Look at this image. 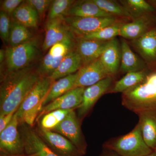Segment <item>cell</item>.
Returning <instances> with one entry per match:
<instances>
[{
    "label": "cell",
    "instance_id": "16",
    "mask_svg": "<svg viewBox=\"0 0 156 156\" xmlns=\"http://www.w3.org/2000/svg\"><path fill=\"white\" fill-rule=\"evenodd\" d=\"M108 42L84 38H76L75 49L82 58L83 66L100 58Z\"/></svg>",
    "mask_w": 156,
    "mask_h": 156
},
{
    "label": "cell",
    "instance_id": "24",
    "mask_svg": "<svg viewBox=\"0 0 156 156\" xmlns=\"http://www.w3.org/2000/svg\"><path fill=\"white\" fill-rule=\"evenodd\" d=\"M13 21L27 28L37 27L40 17L37 11L24 1L14 11L12 15Z\"/></svg>",
    "mask_w": 156,
    "mask_h": 156
},
{
    "label": "cell",
    "instance_id": "42",
    "mask_svg": "<svg viewBox=\"0 0 156 156\" xmlns=\"http://www.w3.org/2000/svg\"><path fill=\"white\" fill-rule=\"evenodd\" d=\"M17 156L12 155V156Z\"/></svg>",
    "mask_w": 156,
    "mask_h": 156
},
{
    "label": "cell",
    "instance_id": "13",
    "mask_svg": "<svg viewBox=\"0 0 156 156\" xmlns=\"http://www.w3.org/2000/svg\"><path fill=\"white\" fill-rule=\"evenodd\" d=\"M78 73L75 88H87L111 76L105 69L99 58L82 66Z\"/></svg>",
    "mask_w": 156,
    "mask_h": 156
},
{
    "label": "cell",
    "instance_id": "9",
    "mask_svg": "<svg viewBox=\"0 0 156 156\" xmlns=\"http://www.w3.org/2000/svg\"><path fill=\"white\" fill-rule=\"evenodd\" d=\"M19 122L16 112L10 124L0 133V149L5 154H17L24 150L23 140L17 129Z\"/></svg>",
    "mask_w": 156,
    "mask_h": 156
},
{
    "label": "cell",
    "instance_id": "22",
    "mask_svg": "<svg viewBox=\"0 0 156 156\" xmlns=\"http://www.w3.org/2000/svg\"><path fill=\"white\" fill-rule=\"evenodd\" d=\"M138 116V123L144 140L149 147L155 151L156 149V114L146 113Z\"/></svg>",
    "mask_w": 156,
    "mask_h": 156
},
{
    "label": "cell",
    "instance_id": "5",
    "mask_svg": "<svg viewBox=\"0 0 156 156\" xmlns=\"http://www.w3.org/2000/svg\"><path fill=\"white\" fill-rule=\"evenodd\" d=\"M38 43L33 38L18 46L8 47L5 50L7 72L29 67L38 55Z\"/></svg>",
    "mask_w": 156,
    "mask_h": 156
},
{
    "label": "cell",
    "instance_id": "4",
    "mask_svg": "<svg viewBox=\"0 0 156 156\" xmlns=\"http://www.w3.org/2000/svg\"><path fill=\"white\" fill-rule=\"evenodd\" d=\"M103 147L121 156H144L154 151L144 142L139 123L129 133L110 139Z\"/></svg>",
    "mask_w": 156,
    "mask_h": 156
},
{
    "label": "cell",
    "instance_id": "2",
    "mask_svg": "<svg viewBox=\"0 0 156 156\" xmlns=\"http://www.w3.org/2000/svg\"><path fill=\"white\" fill-rule=\"evenodd\" d=\"M122 103L137 115L156 114V72H151L141 83L122 93Z\"/></svg>",
    "mask_w": 156,
    "mask_h": 156
},
{
    "label": "cell",
    "instance_id": "28",
    "mask_svg": "<svg viewBox=\"0 0 156 156\" xmlns=\"http://www.w3.org/2000/svg\"><path fill=\"white\" fill-rule=\"evenodd\" d=\"M102 11L114 17L132 19L130 14L119 2L111 0H92Z\"/></svg>",
    "mask_w": 156,
    "mask_h": 156
},
{
    "label": "cell",
    "instance_id": "38",
    "mask_svg": "<svg viewBox=\"0 0 156 156\" xmlns=\"http://www.w3.org/2000/svg\"><path fill=\"white\" fill-rule=\"evenodd\" d=\"M100 156H121L115 152L114 151L110 150L104 149L103 152L101 154Z\"/></svg>",
    "mask_w": 156,
    "mask_h": 156
},
{
    "label": "cell",
    "instance_id": "35",
    "mask_svg": "<svg viewBox=\"0 0 156 156\" xmlns=\"http://www.w3.org/2000/svg\"><path fill=\"white\" fill-rule=\"evenodd\" d=\"M26 2L37 12L39 17H43L53 2L50 0H27Z\"/></svg>",
    "mask_w": 156,
    "mask_h": 156
},
{
    "label": "cell",
    "instance_id": "34",
    "mask_svg": "<svg viewBox=\"0 0 156 156\" xmlns=\"http://www.w3.org/2000/svg\"><path fill=\"white\" fill-rule=\"evenodd\" d=\"M11 21L10 16L5 12H0V35L3 41L9 43Z\"/></svg>",
    "mask_w": 156,
    "mask_h": 156
},
{
    "label": "cell",
    "instance_id": "20",
    "mask_svg": "<svg viewBox=\"0 0 156 156\" xmlns=\"http://www.w3.org/2000/svg\"><path fill=\"white\" fill-rule=\"evenodd\" d=\"M83 66L80 56L74 50H71L66 55L59 66L50 77L53 80H58L77 72Z\"/></svg>",
    "mask_w": 156,
    "mask_h": 156
},
{
    "label": "cell",
    "instance_id": "30",
    "mask_svg": "<svg viewBox=\"0 0 156 156\" xmlns=\"http://www.w3.org/2000/svg\"><path fill=\"white\" fill-rule=\"evenodd\" d=\"M73 110H56L44 115L41 121V128L51 130L58 126Z\"/></svg>",
    "mask_w": 156,
    "mask_h": 156
},
{
    "label": "cell",
    "instance_id": "29",
    "mask_svg": "<svg viewBox=\"0 0 156 156\" xmlns=\"http://www.w3.org/2000/svg\"><path fill=\"white\" fill-rule=\"evenodd\" d=\"M123 23L118 21L98 31L81 38L102 41H109L115 38L117 36H119L120 28Z\"/></svg>",
    "mask_w": 156,
    "mask_h": 156
},
{
    "label": "cell",
    "instance_id": "25",
    "mask_svg": "<svg viewBox=\"0 0 156 156\" xmlns=\"http://www.w3.org/2000/svg\"><path fill=\"white\" fill-rule=\"evenodd\" d=\"M151 72L146 69L139 71L127 73L122 79L117 81L109 89L107 93H115L123 92L141 83Z\"/></svg>",
    "mask_w": 156,
    "mask_h": 156
},
{
    "label": "cell",
    "instance_id": "26",
    "mask_svg": "<svg viewBox=\"0 0 156 156\" xmlns=\"http://www.w3.org/2000/svg\"><path fill=\"white\" fill-rule=\"evenodd\" d=\"M119 3L128 11L133 20L156 11L151 4L144 0H126Z\"/></svg>",
    "mask_w": 156,
    "mask_h": 156
},
{
    "label": "cell",
    "instance_id": "27",
    "mask_svg": "<svg viewBox=\"0 0 156 156\" xmlns=\"http://www.w3.org/2000/svg\"><path fill=\"white\" fill-rule=\"evenodd\" d=\"M33 38V34L28 28L15 21L11 22L9 40L10 47L18 46Z\"/></svg>",
    "mask_w": 156,
    "mask_h": 156
},
{
    "label": "cell",
    "instance_id": "23",
    "mask_svg": "<svg viewBox=\"0 0 156 156\" xmlns=\"http://www.w3.org/2000/svg\"><path fill=\"white\" fill-rule=\"evenodd\" d=\"M78 73L69 75L54 82L43 104V108L53 100L74 89Z\"/></svg>",
    "mask_w": 156,
    "mask_h": 156
},
{
    "label": "cell",
    "instance_id": "14",
    "mask_svg": "<svg viewBox=\"0 0 156 156\" xmlns=\"http://www.w3.org/2000/svg\"><path fill=\"white\" fill-rule=\"evenodd\" d=\"M86 88L77 87L70 90L42 108L39 117L56 110H74L78 108L83 101Z\"/></svg>",
    "mask_w": 156,
    "mask_h": 156
},
{
    "label": "cell",
    "instance_id": "12",
    "mask_svg": "<svg viewBox=\"0 0 156 156\" xmlns=\"http://www.w3.org/2000/svg\"><path fill=\"white\" fill-rule=\"evenodd\" d=\"M39 132L43 140L58 156L83 155L72 143L61 134L41 127Z\"/></svg>",
    "mask_w": 156,
    "mask_h": 156
},
{
    "label": "cell",
    "instance_id": "43",
    "mask_svg": "<svg viewBox=\"0 0 156 156\" xmlns=\"http://www.w3.org/2000/svg\"><path fill=\"white\" fill-rule=\"evenodd\" d=\"M155 151L156 152V149L155 150Z\"/></svg>",
    "mask_w": 156,
    "mask_h": 156
},
{
    "label": "cell",
    "instance_id": "15",
    "mask_svg": "<svg viewBox=\"0 0 156 156\" xmlns=\"http://www.w3.org/2000/svg\"><path fill=\"white\" fill-rule=\"evenodd\" d=\"M156 17L153 13L145 14L124 23L120 28L119 36L124 38L133 40L138 38L155 27Z\"/></svg>",
    "mask_w": 156,
    "mask_h": 156
},
{
    "label": "cell",
    "instance_id": "41",
    "mask_svg": "<svg viewBox=\"0 0 156 156\" xmlns=\"http://www.w3.org/2000/svg\"><path fill=\"white\" fill-rule=\"evenodd\" d=\"M154 5H155V7H154V8H155V10H156V2H154Z\"/></svg>",
    "mask_w": 156,
    "mask_h": 156
},
{
    "label": "cell",
    "instance_id": "8",
    "mask_svg": "<svg viewBox=\"0 0 156 156\" xmlns=\"http://www.w3.org/2000/svg\"><path fill=\"white\" fill-rule=\"evenodd\" d=\"M80 120L73 110L51 131L66 137L84 155L87 151V144L82 133Z\"/></svg>",
    "mask_w": 156,
    "mask_h": 156
},
{
    "label": "cell",
    "instance_id": "36",
    "mask_svg": "<svg viewBox=\"0 0 156 156\" xmlns=\"http://www.w3.org/2000/svg\"><path fill=\"white\" fill-rule=\"evenodd\" d=\"M24 1L22 0H5L1 4V11L9 16H12L14 11Z\"/></svg>",
    "mask_w": 156,
    "mask_h": 156
},
{
    "label": "cell",
    "instance_id": "40",
    "mask_svg": "<svg viewBox=\"0 0 156 156\" xmlns=\"http://www.w3.org/2000/svg\"><path fill=\"white\" fill-rule=\"evenodd\" d=\"M144 156H156V152L154 151L151 153L149 154L146 155Z\"/></svg>",
    "mask_w": 156,
    "mask_h": 156
},
{
    "label": "cell",
    "instance_id": "10",
    "mask_svg": "<svg viewBox=\"0 0 156 156\" xmlns=\"http://www.w3.org/2000/svg\"><path fill=\"white\" fill-rule=\"evenodd\" d=\"M131 44L151 72H156V27L140 37L132 40Z\"/></svg>",
    "mask_w": 156,
    "mask_h": 156
},
{
    "label": "cell",
    "instance_id": "19",
    "mask_svg": "<svg viewBox=\"0 0 156 156\" xmlns=\"http://www.w3.org/2000/svg\"><path fill=\"white\" fill-rule=\"evenodd\" d=\"M83 17H114L102 11L92 0L75 1L66 16Z\"/></svg>",
    "mask_w": 156,
    "mask_h": 156
},
{
    "label": "cell",
    "instance_id": "39",
    "mask_svg": "<svg viewBox=\"0 0 156 156\" xmlns=\"http://www.w3.org/2000/svg\"><path fill=\"white\" fill-rule=\"evenodd\" d=\"M5 58V52L4 50H0V62H2L4 59Z\"/></svg>",
    "mask_w": 156,
    "mask_h": 156
},
{
    "label": "cell",
    "instance_id": "31",
    "mask_svg": "<svg viewBox=\"0 0 156 156\" xmlns=\"http://www.w3.org/2000/svg\"><path fill=\"white\" fill-rule=\"evenodd\" d=\"M65 56L54 57L47 53L39 65L37 72L42 77H50L58 68Z\"/></svg>",
    "mask_w": 156,
    "mask_h": 156
},
{
    "label": "cell",
    "instance_id": "7",
    "mask_svg": "<svg viewBox=\"0 0 156 156\" xmlns=\"http://www.w3.org/2000/svg\"><path fill=\"white\" fill-rule=\"evenodd\" d=\"M76 38L70 30L64 17L48 20L45 25V37L42 45L43 51H46L59 42L76 44Z\"/></svg>",
    "mask_w": 156,
    "mask_h": 156
},
{
    "label": "cell",
    "instance_id": "6",
    "mask_svg": "<svg viewBox=\"0 0 156 156\" xmlns=\"http://www.w3.org/2000/svg\"><path fill=\"white\" fill-rule=\"evenodd\" d=\"M70 30L76 38L83 37L118 22L116 17H64Z\"/></svg>",
    "mask_w": 156,
    "mask_h": 156
},
{
    "label": "cell",
    "instance_id": "17",
    "mask_svg": "<svg viewBox=\"0 0 156 156\" xmlns=\"http://www.w3.org/2000/svg\"><path fill=\"white\" fill-rule=\"evenodd\" d=\"M23 140L24 150L28 156H58L35 132L26 129Z\"/></svg>",
    "mask_w": 156,
    "mask_h": 156
},
{
    "label": "cell",
    "instance_id": "11",
    "mask_svg": "<svg viewBox=\"0 0 156 156\" xmlns=\"http://www.w3.org/2000/svg\"><path fill=\"white\" fill-rule=\"evenodd\" d=\"M113 78L108 77L97 83L87 87L83 94V101L78 108V117L80 120L86 116L97 101L112 87Z\"/></svg>",
    "mask_w": 156,
    "mask_h": 156
},
{
    "label": "cell",
    "instance_id": "18",
    "mask_svg": "<svg viewBox=\"0 0 156 156\" xmlns=\"http://www.w3.org/2000/svg\"><path fill=\"white\" fill-rule=\"evenodd\" d=\"M99 59L109 74L113 77L120 69L121 61V45L116 38L108 42Z\"/></svg>",
    "mask_w": 156,
    "mask_h": 156
},
{
    "label": "cell",
    "instance_id": "32",
    "mask_svg": "<svg viewBox=\"0 0 156 156\" xmlns=\"http://www.w3.org/2000/svg\"><path fill=\"white\" fill-rule=\"evenodd\" d=\"M75 2L73 0L53 1L48 14V19L65 17L70 7Z\"/></svg>",
    "mask_w": 156,
    "mask_h": 156
},
{
    "label": "cell",
    "instance_id": "21",
    "mask_svg": "<svg viewBox=\"0 0 156 156\" xmlns=\"http://www.w3.org/2000/svg\"><path fill=\"white\" fill-rule=\"evenodd\" d=\"M121 61L120 70L123 73L139 71L145 69V63L133 52L126 40L121 44Z\"/></svg>",
    "mask_w": 156,
    "mask_h": 156
},
{
    "label": "cell",
    "instance_id": "33",
    "mask_svg": "<svg viewBox=\"0 0 156 156\" xmlns=\"http://www.w3.org/2000/svg\"><path fill=\"white\" fill-rule=\"evenodd\" d=\"M76 44H71L65 42H59L52 46L49 49L48 53L54 57L66 56L71 50H74Z\"/></svg>",
    "mask_w": 156,
    "mask_h": 156
},
{
    "label": "cell",
    "instance_id": "1",
    "mask_svg": "<svg viewBox=\"0 0 156 156\" xmlns=\"http://www.w3.org/2000/svg\"><path fill=\"white\" fill-rule=\"evenodd\" d=\"M42 77L37 71L30 67L7 72L0 87V115L17 111Z\"/></svg>",
    "mask_w": 156,
    "mask_h": 156
},
{
    "label": "cell",
    "instance_id": "3",
    "mask_svg": "<svg viewBox=\"0 0 156 156\" xmlns=\"http://www.w3.org/2000/svg\"><path fill=\"white\" fill-rule=\"evenodd\" d=\"M54 80L49 77H42L25 98L16 112L19 122L33 126Z\"/></svg>",
    "mask_w": 156,
    "mask_h": 156
},
{
    "label": "cell",
    "instance_id": "37",
    "mask_svg": "<svg viewBox=\"0 0 156 156\" xmlns=\"http://www.w3.org/2000/svg\"><path fill=\"white\" fill-rule=\"evenodd\" d=\"M16 112H11L7 115H0V133L10 124Z\"/></svg>",
    "mask_w": 156,
    "mask_h": 156
}]
</instances>
